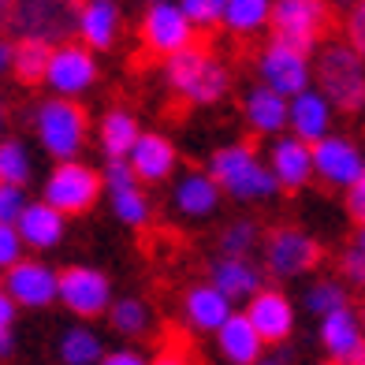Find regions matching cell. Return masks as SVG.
Instances as JSON below:
<instances>
[{
    "label": "cell",
    "instance_id": "47",
    "mask_svg": "<svg viewBox=\"0 0 365 365\" xmlns=\"http://www.w3.org/2000/svg\"><path fill=\"white\" fill-rule=\"evenodd\" d=\"M15 351V336L11 331H0V358H8Z\"/></svg>",
    "mask_w": 365,
    "mask_h": 365
},
{
    "label": "cell",
    "instance_id": "33",
    "mask_svg": "<svg viewBox=\"0 0 365 365\" xmlns=\"http://www.w3.org/2000/svg\"><path fill=\"white\" fill-rule=\"evenodd\" d=\"M112 212H115V220L127 224V227H145L149 217H153V205H149V197L138 187H127V190L112 194Z\"/></svg>",
    "mask_w": 365,
    "mask_h": 365
},
{
    "label": "cell",
    "instance_id": "27",
    "mask_svg": "<svg viewBox=\"0 0 365 365\" xmlns=\"http://www.w3.org/2000/svg\"><path fill=\"white\" fill-rule=\"evenodd\" d=\"M269 15H272V0H227L220 23L239 38H250L257 30L269 26Z\"/></svg>",
    "mask_w": 365,
    "mask_h": 365
},
{
    "label": "cell",
    "instance_id": "9",
    "mask_svg": "<svg viewBox=\"0 0 365 365\" xmlns=\"http://www.w3.org/2000/svg\"><path fill=\"white\" fill-rule=\"evenodd\" d=\"M56 302H63L75 317H101L112 306V284L90 264H75L56 279Z\"/></svg>",
    "mask_w": 365,
    "mask_h": 365
},
{
    "label": "cell",
    "instance_id": "41",
    "mask_svg": "<svg viewBox=\"0 0 365 365\" xmlns=\"http://www.w3.org/2000/svg\"><path fill=\"white\" fill-rule=\"evenodd\" d=\"M346 212L354 217V224H365V172L358 182L346 187Z\"/></svg>",
    "mask_w": 365,
    "mask_h": 365
},
{
    "label": "cell",
    "instance_id": "29",
    "mask_svg": "<svg viewBox=\"0 0 365 365\" xmlns=\"http://www.w3.org/2000/svg\"><path fill=\"white\" fill-rule=\"evenodd\" d=\"M138 135H142L138 120L127 108H112L105 120H101V149L108 153V160L112 157H127L130 145L138 142Z\"/></svg>",
    "mask_w": 365,
    "mask_h": 365
},
{
    "label": "cell",
    "instance_id": "17",
    "mask_svg": "<svg viewBox=\"0 0 365 365\" xmlns=\"http://www.w3.org/2000/svg\"><path fill=\"white\" fill-rule=\"evenodd\" d=\"M269 172L279 182V190H302L313 179V157L309 145L298 142L294 135H276L269 149Z\"/></svg>",
    "mask_w": 365,
    "mask_h": 365
},
{
    "label": "cell",
    "instance_id": "46",
    "mask_svg": "<svg viewBox=\"0 0 365 365\" xmlns=\"http://www.w3.org/2000/svg\"><path fill=\"white\" fill-rule=\"evenodd\" d=\"M351 254H358V257L365 261V224H358V235H354V242H351Z\"/></svg>",
    "mask_w": 365,
    "mask_h": 365
},
{
    "label": "cell",
    "instance_id": "19",
    "mask_svg": "<svg viewBox=\"0 0 365 365\" xmlns=\"http://www.w3.org/2000/svg\"><path fill=\"white\" fill-rule=\"evenodd\" d=\"M361 343H365L361 317H358L351 306H339V309H331V313H324V317H321V346L328 351L331 361L346 365V361L358 354Z\"/></svg>",
    "mask_w": 365,
    "mask_h": 365
},
{
    "label": "cell",
    "instance_id": "15",
    "mask_svg": "<svg viewBox=\"0 0 365 365\" xmlns=\"http://www.w3.org/2000/svg\"><path fill=\"white\" fill-rule=\"evenodd\" d=\"M246 321L254 324V331L261 336V343H287L294 331V306L284 291L276 287H261L250 302H246Z\"/></svg>",
    "mask_w": 365,
    "mask_h": 365
},
{
    "label": "cell",
    "instance_id": "28",
    "mask_svg": "<svg viewBox=\"0 0 365 365\" xmlns=\"http://www.w3.org/2000/svg\"><path fill=\"white\" fill-rule=\"evenodd\" d=\"M105 358V343L93 328L75 324L60 336V361L63 365H97Z\"/></svg>",
    "mask_w": 365,
    "mask_h": 365
},
{
    "label": "cell",
    "instance_id": "34",
    "mask_svg": "<svg viewBox=\"0 0 365 365\" xmlns=\"http://www.w3.org/2000/svg\"><path fill=\"white\" fill-rule=\"evenodd\" d=\"M257 242H261V227L254 220H235L220 235V257H250Z\"/></svg>",
    "mask_w": 365,
    "mask_h": 365
},
{
    "label": "cell",
    "instance_id": "3",
    "mask_svg": "<svg viewBox=\"0 0 365 365\" xmlns=\"http://www.w3.org/2000/svg\"><path fill=\"white\" fill-rule=\"evenodd\" d=\"M313 78H317V90L328 97L331 108L354 112L365 105V60L351 45L343 41L324 45L313 60Z\"/></svg>",
    "mask_w": 365,
    "mask_h": 365
},
{
    "label": "cell",
    "instance_id": "39",
    "mask_svg": "<svg viewBox=\"0 0 365 365\" xmlns=\"http://www.w3.org/2000/svg\"><path fill=\"white\" fill-rule=\"evenodd\" d=\"M26 246L15 235V224H0V272H8L15 261H23Z\"/></svg>",
    "mask_w": 365,
    "mask_h": 365
},
{
    "label": "cell",
    "instance_id": "44",
    "mask_svg": "<svg viewBox=\"0 0 365 365\" xmlns=\"http://www.w3.org/2000/svg\"><path fill=\"white\" fill-rule=\"evenodd\" d=\"M15 309H19V306H15L11 298L4 294V287H0V331H11V324H15Z\"/></svg>",
    "mask_w": 365,
    "mask_h": 365
},
{
    "label": "cell",
    "instance_id": "4",
    "mask_svg": "<svg viewBox=\"0 0 365 365\" xmlns=\"http://www.w3.org/2000/svg\"><path fill=\"white\" fill-rule=\"evenodd\" d=\"M34 130L41 149L48 157H56V164L75 160L82 153V142H86V112L68 97H48L34 112Z\"/></svg>",
    "mask_w": 365,
    "mask_h": 365
},
{
    "label": "cell",
    "instance_id": "8",
    "mask_svg": "<svg viewBox=\"0 0 365 365\" xmlns=\"http://www.w3.org/2000/svg\"><path fill=\"white\" fill-rule=\"evenodd\" d=\"M321 261V246L317 239L302 227H276L269 239H264V269L269 276L279 279H294L309 269H317Z\"/></svg>",
    "mask_w": 365,
    "mask_h": 365
},
{
    "label": "cell",
    "instance_id": "40",
    "mask_svg": "<svg viewBox=\"0 0 365 365\" xmlns=\"http://www.w3.org/2000/svg\"><path fill=\"white\" fill-rule=\"evenodd\" d=\"M346 45L354 48V53L365 60V0H358L354 4V11H351V19H346Z\"/></svg>",
    "mask_w": 365,
    "mask_h": 365
},
{
    "label": "cell",
    "instance_id": "48",
    "mask_svg": "<svg viewBox=\"0 0 365 365\" xmlns=\"http://www.w3.org/2000/svg\"><path fill=\"white\" fill-rule=\"evenodd\" d=\"M149 365H190V361L182 358V354H160L157 361H149Z\"/></svg>",
    "mask_w": 365,
    "mask_h": 365
},
{
    "label": "cell",
    "instance_id": "25",
    "mask_svg": "<svg viewBox=\"0 0 365 365\" xmlns=\"http://www.w3.org/2000/svg\"><path fill=\"white\" fill-rule=\"evenodd\" d=\"M231 309L235 306L209 284H197V287H190L187 294H182V321H187L194 331H217L231 317Z\"/></svg>",
    "mask_w": 365,
    "mask_h": 365
},
{
    "label": "cell",
    "instance_id": "32",
    "mask_svg": "<svg viewBox=\"0 0 365 365\" xmlns=\"http://www.w3.org/2000/svg\"><path fill=\"white\" fill-rule=\"evenodd\" d=\"M30 172H34V164H30L26 145L15 142V138L0 142V182H8V187H26Z\"/></svg>",
    "mask_w": 365,
    "mask_h": 365
},
{
    "label": "cell",
    "instance_id": "2",
    "mask_svg": "<svg viewBox=\"0 0 365 365\" xmlns=\"http://www.w3.org/2000/svg\"><path fill=\"white\" fill-rule=\"evenodd\" d=\"M164 78H168V86L190 105H217L231 86V75H227L224 63L212 53L194 48V45L175 53V56H168Z\"/></svg>",
    "mask_w": 365,
    "mask_h": 365
},
{
    "label": "cell",
    "instance_id": "35",
    "mask_svg": "<svg viewBox=\"0 0 365 365\" xmlns=\"http://www.w3.org/2000/svg\"><path fill=\"white\" fill-rule=\"evenodd\" d=\"M346 306V287L336 284V279H321V284H313L306 291V309L313 313V317H324V313Z\"/></svg>",
    "mask_w": 365,
    "mask_h": 365
},
{
    "label": "cell",
    "instance_id": "12",
    "mask_svg": "<svg viewBox=\"0 0 365 365\" xmlns=\"http://www.w3.org/2000/svg\"><path fill=\"white\" fill-rule=\"evenodd\" d=\"M309 157H313V175H321L328 187L339 190L358 182L365 172V153L343 135H328L317 145H309Z\"/></svg>",
    "mask_w": 365,
    "mask_h": 365
},
{
    "label": "cell",
    "instance_id": "24",
    "mask_svg": "<svg viewBox=\"0 0 365 365\" xmlns=\"http://www.w3.org/2000/svg\"><path fill=\"white\" fill-rule=\"evenodd\" d=\"M15 235L30 250H53L63 239V217L56 209H48L45 202H26V209L15 220Z\"/></svg>",
    "mask_w": 365,
    "mask_h": 365
},
{
    "label": "cell",
    "instance_id": "20",
    "mask_svg": "<svg viewBox=\"0 0 365 365\" xmlns=\"http://www.w3.org/2000/svg\"><path fill=\"white\" fill-rule=\"evenodd\" d=\"M175 160L179 153L164 135H138V142L127 153V164L138 182H164L175 172Z\"/></svg>",
    "mask_w": 365,
    "mask_h": 365
},
{
    "label": "cell",
    "instance_id": "18",
    "mask_svg": "<svg viewBox=\"0 0 365 365\" xmlns=\"http://www.w3.org/2000/svg\"><path fill=\"white\" fill-rule=\"evenodd\" d=\"M261 269L250 257H217L209 264V287H217L231 306L235 302H250L261 291Z\"/></svg>",
    "mask_w": 365,
    "mask_h": 365
},
{
    "label": "cell",
    "instance_id": "10",
    "mask_svg": "<svg viewBox=\"0 0 365 365\" xmlns=\"http://www.w3.org/2000/svg\"><path fill=\"white\" fill-rule=\"evenodd\" d=\"M269 23L276 26V41H287L309 53L328 23V4L324 0H272Z\"/></svg>",
    "mask_w": 365,
    "mask_h": 365
},
{
    "label": "cell",
    "instance_id": "5",
    "mask_svg": "<svg viewBox=\"0 0 365 365\" xmlns=\"http://www.w3.org/2000/svg\"><path fill=\"white\" fill-rule=\"evenodd\" d=\"M75 0H8V23L15 34L45 45H63L75 34Z\"/></svg>",
    "mask_w": 365,
    "mask_h": 365
},
{
    "label": "cell",
    "instance_id": "53",
    "mask_svg": "<svg viewBox=\"0 0 365 365\" xmlns=\"http://www.w3.org/2000/svg\"><path fill=\"white\" fill-rule=\"evenodd\" d=\"M149 4H160V0H149Z\"/></svg>",
    "mask_w": 365,
    "mask_h": 365
},
{
    "label": "cell",
    "instance_id": "36",
    "mask_svg": "<svg viewBox=\"0 0 365 365\" xmlns=\"http://www.w3.org/2000/svg\"><path fill=\"white\" fill-rule=\"evenodd\" d=\"M190 26H217L227 0H175Z\"/></svg>",
    "mask_w": 365,
    "mask_h": 365
},
{
    "label": "cell",
    "instance_id": "21",
    "mask_svg": "<svg viewBox=\"0 0 365 365\" xmlns=\"http://www.w3.org/2000/svg\"><path fill=\"white\" fill-rule=\"evenodd\" d=\"M75 34L86 41V48H112L120 38V8L115 0H82L75 15Z\"/></svg>",
    "mask_w": 365,
    "mask_h": 365
},
{
    "label": "cell",
    "instance_id": "26",
    "mask_svg": "<svg viewBox=\"0 0 365 365\" xmlns=\"http://www.w3.org/2000/svg\"><path fill=\"white\" fill-rule=\"evenodd\" d=\"M242 115L257 135L276 138L279 130H287V97L272 93L269 86H254L242 97Z\"/></svg>",
    "mask_w": 365,
    "mask_h": 365
},
{
    "label": "cell",
    "instance_id": "13",
    "mask_svg": "<svg viewBox=\"0 0 365 365\" xmlns=\"http://www.w3.org/2000/svg\"><path fill=\"white\" fill-rule=\"evenodd\" d=\"M142 41H145V48H153L157 56L168 60L194 45V26L179 11V4L160 0V4H149L145 19H142Z\"/></svg>",
    "mask_w": 365,
    "mask_h": 365
},
{
    "label": "cell",
    "instance_id": "23",
    "mask_svg": "<svg viewBox=\"0 0 365 365\" xmlns=\"http://www.w3.org/2000/svg\"><path fill=\"white\" fill-rule=\"evenodd\" d=\"M172 205L187 220H209L220 209V187L205 172H187L172 190Z\"/></svg>",
    "mask_w": 365,
    "mask_h": 365
},
{
    "label": "cell",
    "instance_id": "22",
    "mask_svg": "<svg viewBox=\"0 0 365 365\" xmlns=\"http://www.w3.org/2000/svg\"><path fill=\"white\" fill-rule=\"evenodd\" d=\"M212 336H217V346H220L227 365H254L264 354L261 336L254 331V324L246 321V313H239V309H231V317L212 331Z\"/></svg>",
    "mask_w": 365,
    "mask_h": 365
},
{
    "label": "cell",
    "instance_id": "31",
    "mask_svg": "<svg viewBox=\"0 0 365 365\" xmlns=\"http://www.w3.org/2000/svg\"><path fill=\"white\" fill-rule=\"evenodd\" d=\"M48 53H53V45L19 38V41H15V53H11V71H15V78L30 82V86H34V82H41V78H45Z\"/></svg>",
    "mask_w": 365,
    "mask_h": 365
},
{
    "label": "cell",
    "instance_id": "50",
    "mask_svg": "<svg viewBox=\"0 0 365 365\" xmlns=\"http://www.w3.org/2000/svg\"><path fill=\"white\" fill-rule=\"evenodd\" d=\"M346 365H365V343H361V346H358V354H354V358H351V361H346Z\"/></svg>",
    "mask_w": 365,
    "mask_h": 365
},
{
    "label": "cell",
    "instance_id": "42",
    "mask_svg": "<svg viewBox=\"0 0 365 365\" xmlns=\"http://www.w3.org/2000/svg\"><path fill=\"white\" fill-rule=\"evenodd\" d=\"M97 365H149V358L138 354V351H130V346H123V351H105V358Z\"/></svg>",
    "mask_w": 365,
    "mask_h": 365
},
{
    "label": "cell",
    "instance_id": "11",
    "mask_svg": "<svg viewBox=\"0 0 365 365\" xmlns=\"http://www.w3.org/2000/svg\"><path fill=\"white\" fill-rule=\"evenodd\" d=\"M41 82H48L53 93H60V97L71 101L75 93H86L97 82V60H93V53L86 45H71V41L53 45Z\"/></svg>",
    "mask_w": 365,
    "mask_h": 365
},
{
    "label": "cell",
    "instance_id": "51",
    "mask_svg": "<svg viewBox=\"0 0 365 365\" xmlns=\"http://www.w3.org/2000/svg\"><path fill=\"white\" fill-rule=\"evenodd\" d=\"M0 130H4V101H0Z\"/></svg>",
    "mask_w": 365,
    "mask_h": 365
},
{
    "label": "cell",
    "instance_id": "14",
    "mask_svg": "<svg viewBox=\"0 0 365 365\" xmlns=\"http://www.w3.org/2000/svg\"><path fill=\"white\" fill-rule=\"evenodd\" d=\"M56 279L60 272L48 269L45 261H15L8 276H4V294L11 298L15 306H26V309H45L56 302Z\"/></svg>",
    "mask_w": 365,
    "mask_h": 365
},
{
    "label": "cell",
    "instance_id": "6",
    "mask_svg": "<svg viewBox=\"0 0 365 365\" xmlns=\"http://www.w3.org/2000/svg\"><path fill=\"white\" fill-rule=\"evenodd\" d=\"M101 175H97L90 164L82 160H60L53 175L45 179V190H41V202L48 209H56L60 217H78L97 205L101 197Z\"/></svg>",
    "mask_w": 365,
    "mask_h": 365
},
{
    "label": "cell",
    "instance_id": "49",
    "mask_svg": "<svg viewBox=\"0 0 365 365\" xmlns=\"http://www.w3.org/2000/svg\"><path fill=\"white\" fill-rule=\"evenodd\" d=\"M254 365H287V354H261Z\"/></svg>",
    "mask_w": 365,
    "mask_h": 365
},
{
    "label": "cell",
    "instance_id": "38",
    "mask_svg": "<svg viewBox=\"0 0 365 365\" xmlns=\"http://www.w3.org/2000/svg\"><path fill=\"white\" fill-rule=\"evenodd\" d=\"M23 209H26L23 187H8V182H0V224H15Z\"/></svg>",
    "mask_w": 365,
    "mask_h": 365
},
{
    "label": "cell",
    "instance_id": "37",
    "mask_svg": "<svg viewBox=\"0 0 365 365\" xmlns=\"http://www.w3.org/2000/svg\"><path fill=\"white\" fill-rule=\"evenodd\" d=\"M101 187H108L112 194H115V190H127V187H138V179H135V172H130L127 157H112V160H105Z\"/></svg>",
    "mask_w": 365,
    "mask_h": 365
},
{
    "label": "cell",
    "instance_id": "43",
    "mask_svg": "<svg viewBox=\"0 0 365 365\" xmlns=\"http://www.w3.org/2000/svg\"><path fill=\"white\" fill-rule=\"evenodd\" d=\"M343 272H346V279H354V284H365V261L351 250L343 254Z\"/></svg>",
    "mask_w": 365,
    "mask_h": 365
},
{
    "label": "cell",
    "instance_id": "1",
    "mask_svg": "<svg viewBox=\"0 0 365 365\" xmlns=\"http://www.w3.org/2000/svg\"><path fill=\"white\" fill-rule=\"evenodd\" d=\"M212 182L220 187V194H231L239 202H269L279 194V182L272 179L269 164H264L250 145H224L209 157V172Z\"/></svg>",
    "mask_w": 365,
    "mask_h": 365
},
{
    "label": "cell",
    "instance_id": "16",
    "mask_svg": "<svg viewBox=\"0 0 365 365\" xmlns=\"http://www.w3.org/2000/svg\"><path fill=\"white\" fill-rule=\"evenodd\" d=\"M331 112H336V108L328 105V97L309 86V90L294 93L287 101V130L298 142L317 145L321 138L331 135Z\"/></svg>",
    "mask_w": 365,
    "mask_h": 365
},
{
    "label": "cell",
    "instance_id": "45",
    "mask_svg": "<svg viewBox=\"0 0 365 365\" xmlns=\"http://www.w3.org/2000/svg\"><path fill=\"white\" fill-rule=\"evenodd\" d=\"M11 53H15V45L8 38H0V75L11 71Z\"/></svg>",
    "mask_w": 365,
    "mask_h": 365
},
{
    "label": "cell",
    "instance_id": "52",
    "mask_svg": "<svg viewBox=\"0 0 365 365\" xmlns=\"http://www.w3.org/2000/svg\"><path fill=\"white\" fill-rule=\"evenodd\" d=\"M324 365H339V361H324Z\"/></svg>",
    "mask_w": 365,
    "mask_h": 365
},
{
    "label": "cell",
    "instance_id": "7",
    "mask_svg": "<svg viewBox=\"0 0 365 365\" xmlns=\"http://www.w3.org/2000/svg\"><path fill=\"white\" fill-rule=\"evenodd\" d=\"M257 71H261V86H269L272 93H279V97H287V101H291L294 93L309 90L313 60H309V53H302V48L272 38L269 45H264L261 60H257Z\"/></svg>",
    "mask_w": 365,
    "mask_h": 365
},
{
    "label": "cell",
    "instance_id": "30",
    "mask_svg": "<svg viewBox=\"0 0 365 365\" xmlns=\"http://www.w3.org/2000/svg\"><path fill=\"white\" fill-rule=\"evenodd\" d=\"M108 321H112V328L120 331V336L138 339V336H145V331L153 328V313H149V306L142 302V298H112Z\"/></svg>",
    "mask_w": 365,
    "mask_h": 365
}]
</instances>
